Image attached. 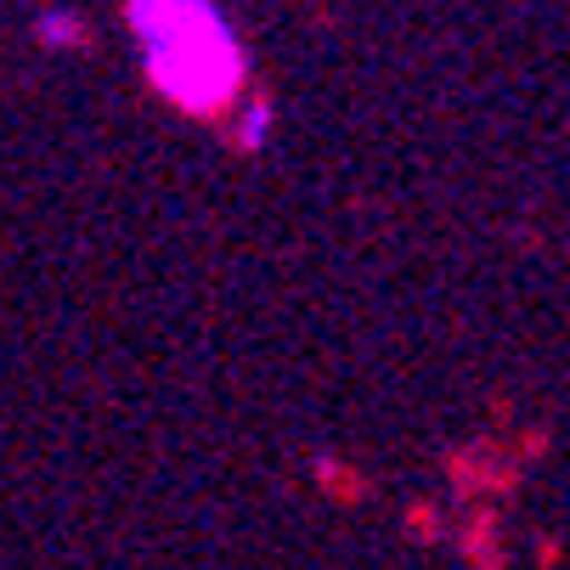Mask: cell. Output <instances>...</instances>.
I'll use <instances>...</instances> for the list:
<instances>
[{"mask_svg": "<svg viewBox=\"0 0 570 570\" xmlns=\"http://www.w3.org/2000/svg\"><path fill=\"white\" fill-rule=\"evenodd\" d=\"M147 86L181 114H226L249 86V51L220 0H125Z\"/></svg>", "mask_w": 570, "mask_h": 570, "instance_id": "cell-1", "label": "cell"}, {"mask_svg": "<svg viewBox=\"0 0 570 570\" xmlns=\"http://www.w3.org/2000/svg\"><path fill=\"white\" fill-rule=\"evenodd\" d=\"M272 130H277L272 97H243V102L232 108V147H237V153H261V147L272 141Z\"/></svg>", "mask_w": 570, "mask_h": 570, "instance_id": "cell-2", "label": "cell"}, {"mask_svg": "<svg viewBox=\"0 0 570 570\" xmlns=\"http://www.w3.org/2000/svg\"><path fill=\"white\" fill-rule=\"evenodd\" d=\"M35 40L40 46H57V51H73V46H86V23H79V12L57 7V12H40L35 18Z\"/></svg>", "mask_w": 570, "mask_h": 570, "instance_id": "cell-3", "label": "cell"}]
</instances>
